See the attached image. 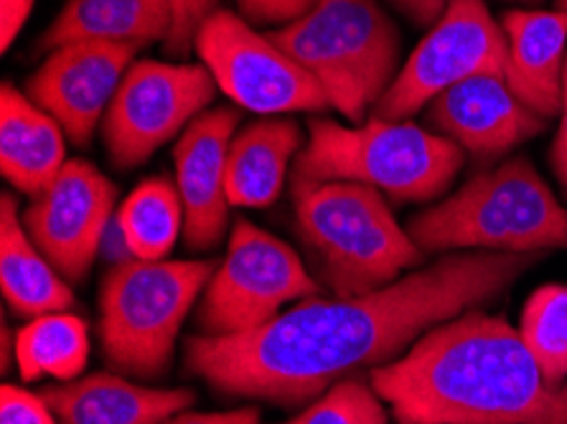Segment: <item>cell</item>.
<instances>
[{"mask_svg": "<svg viewBox=\"0 0 567 424\" xmlns=\"http://www.w3.org/2000/svg\"><path fill=\"white\" fill-rule=\"evenodd\" d=\"M539 255L466 252L357 298H308L243 335H194L186 366L214 392L298 406L384 366L437 323L492 302Z\"/></svg>", "mask_w": 567, "mask_h": 424, "instance_id": "cell-1", "label": "cell"}, {"mask_svg": "<svg viewBox=\"0 0 567 424\" xmlns=\"http://www.w3.org/2000/svg\"><path fill=\"white\" fill-rule=\"evenodd\" d=\"M398 420L425 424H567V382L549 384L509 323L466 313L372 369Z\"/></svg>", "mask_w": 567, "mask_h": 424, "instance_id": "cell-2", "label": "cell"}, {"mask_svg": "<svg viewBox=\"0 0 567 424\" xmlns=\"http://www.w3.org/2000/svg\"><path fill=\"white\" fill-rule=\"evenodd\" d=\"M300 239L316 272L339 298L382 290L420 262V247L394 219L382 192L351 180L293 178Z\"/></svg>", "mask_w": 567, "mask_h": 424, "instance_id": "cell-3", "label": "cell"}, {"mask_svg": "<svg viewBox=\"0 0 567 424\" xmlns=\"http://www.w3.org/2000/svg\"><path fill=\"white\" fill-rule=\"evenodd\" d=\"M408 234L420 252L484 247L537 255L567 247V209L527 158H512L417 214Z\"/></svg>", "mask_w": 567, "mask_h": 424, "instance_id": "cell-4", "label": "cell"}, {"mask_svg": "<svg viewBox=\"0 0 567 424\" xmlns=\"http://www.w3.org/2000/svg\"><path fill=\"white\" fill-rule=\"evenodd\" d=\"M463 151L443 135L402 120L372 117L343 127L311 120V141L298 153L293 178L351 180L372 186L394 201H431L453 184Z\"/></svg>", "mask_w": 567, "mask_h": 424, "instance_id": "cell-5", "label": "cell"}, {"mask_svg": "<svg viewBox=\"0 0 567 424\" xmlns=\"http://www.w3.org/2000/svg\"><path fill=\"white\" fill-rule=\"evenodd\" d=\"M268 37L311 72L331 107L362 125L398 76L400 37L377 0H318Z\"/></svg>", "mask_w": 567, "mask_h": 424, "instance_id": "cell-6", "label": "cell"}, {"mask_svg": "<svg viewBox=\"0 0 567 424\" xmlns=\"http://www.w3.org/2000/svg\"><path fill=\"white\" fill-rule=\"evenodd\" d=\"M214 272L209 259H127L110 270L100 292V339L110 366L137 379L166 374L178 331Z\"/></svg>", "mask_w": 567, "mask_h": 424, "instance_id": "cell-7", "label": "cell"}, {"mask_svg": "<svg viewBox=\"0 0 567 424\" xmlns=\"http://www.w3.org/2000/svg\"><path fill=\"white\" fill-rule=\"evenodd\" d=\"M318 282L286 241L239 219L225 262L204 290L196 323L204 335H243L296 300L316 298Z\"/></svg>", "mask_w": 567, "mask_h": 424, "instance_id": "cell-8", "label": "cell"}, {"mask_svg": "<svg viewBox=\"0 0 567 424\" xmlns=\"http://www.w3.org/2000/svg\"><path fill=\"white\" fill-rule=\"evenodd\" d=\"M509 46L502 23L484 0H449L425 39L417 43L390 90L374 105V117L402 123L451 86L481 74L506 80Z\"/></svg>", "mask_w": 567, "mask_h": 424, "instance_id": "cell-9", "label": "cell"}, {"mask_svg": "<svg viewBox=\"0 0 567 424\" xmlns=\"http://www.w3.org/2000/svg\"><path fill=\"white\" fill-rule=\"evenodd\" d=\"M194 49L219 90L239 107L260 115L331 110L311 72L243 15L217 8L196 31Z\"/></svg>", "mask_w": 567, "mask_h": 424, "instance_id": "cell-10", "label": "cell"}, {"mask_svg": "<svg viewBox=\"0 0 567 424\" xmlns=\"http://www.w3.org/2000/svg\"><path fill=\"white\" fill-rule=\"evenodd\" d=\"M217 94L199 64L133 62L105 112L102 137L117 168L141 166L163 143L194 123Z\"/></svg>", "mask_w": 567, "mask_h": 424, "instance_id": "cell-11", "label": "cell"}, {"mask_svg": "<svg viewBox=\"0 0 567 424\" xmlns=\"http://www.w3.org/2000/svg\"><path fill=\"white\" fill-rule=\"evenodd\" d=\"M117 188L87 161H66L56 178L33 196L23 224L59 275L82 282L100 252Z\"/></svg>", "mask_w": 567, "mask_h": 424, "instance_id": "cell-12", "label": "cell"}, {"mask_svg": "<svg viewBox=\"0 0 567 424\" xmlns=\"http://www.w3.org/2000/svg\"><path fill=\"white\" fill-rule=\"evenodd\" d=\"M137 49L135 43L110 41L66 43L29 76L25 94L64 127L69 141L87 145Z\"/></svg>", "mask_w": 567, "mask_h": 424, "instance_id": "cell-13", "label": "cell"}, {"mask_svg": "<svg viewBox=\"0 0 567 424\" xmlns=\"http://www.w3.org/2000/svg\"><path fill=\"white\" fill-rule=\"evenodd\" d=\"M239 125V110L202 112L174 148L178 194L184 204V239L192 249H209L229 221L227 158Z\"/></svg>", "mask_w": 567, "mask_h": 424, "instance_id": "cell-14", "label": "cell"}, {"mask_svg": "<svg viewBox=\"0 0 567 424\" xmlns=\"http://www.w3.org/2000/svg\"><path fill=\"white\" fill-rule=\"evenodd\" d=\"M443 137L476 158H496L543 133L547 120L524 105L504 76L481 74L445 90L427 105Z\"/></svg>", "mask_w": 567, "mask_h": 424, "instance_id": "cell-15", "label": "cell"}, {"mask_svg": "<svg viewBox=\"0 0 567 424\" xmlns=\"http://www.w3.org/2000/svg\"><path fill=\"white\" fill-rule=\"evenodd\" d=\"M509 46L506 82L524 105L545 120L560 115L567 59L565 11H509L502 19Z\"/></svg>", "mask_w": 567, "mask_h": 424, "instance_id": "cell-16", "label": "cell"}, {"mask_svg": "<svg viewBox=\"0 0 567 424\" xmlns=\"http://www.w3.org/2000/svg\"><path fill=\"white\" fill-rule=\"evenodd\" d=\"M59 424H166L194 404L192 389H145L92 374L41 392Z\"/></svg>", "mask_w": 567, "mask_h": 424, "instance_id": "cell-17", "label": "cell"}, {"mask_svg": "<svg viewBox=\"0 0 567 424\" xmlns=\"http://www.w3.org/2000/svg\"><path fill=\"white\" fill-rule=\"evenodd\" d=\"M64 127L11 84L0 92V170L21 194L39 196L64 168Z\"/></svg>", "mask_w": 567, "mask_h": 424, "instance_id": "cell-18", "label": "cell"}, {"mask_svg": "<svg viewBox=\"0 0 567 424\" xmlns=\"http://www.w3.org/2000/svg\"><path fill=\"white\" fill-rule=\"evenodd\" d=\"M174 31L171 0H66L62 13L44 31L37 51H54L66 43L110 41L145 46L166 41Z\"/></svg>", "mask_w": 567, "mask_h": 424, "instance_id": "cell-19", "label": "cell"}, {"mask_svg": "<svg viewBox=\"0 0 567 424\" xmlns=\"http://www.w3.org/2000/svg\"><path fill=\"white\" fill-rule=\"evenodd\" d=\"M0 285L8 306L23 318L64 313L74 306L69 285L25 231L13 194L0 201Z\"/></svg>", "mask_w": 567, "mask_h": 424, "instance_id": "cell-20", "label": "cell"}, {"mask_svg": "<svg viewBox=\"0 0 567 424\" xmlns=\"http://www.w3.org/2000/svg\"><path fill=\"white\" fill-rule=\"evenodd\" d=\"M298 148L300 127L293 120H257L237 133L227 158L229 204L247 209L272 204Z\"/></svg>", "mask_w": 567, "mask_h": 424, "instance_id": "cell-21", "label": "cell"}, {"mask_svg": "<svg viewBox=\"0 0 567 424\" xmlns=\"http://www.w3.org/2000/svg\"><path fill=\"white\" fill-rule=\"evenodd\" d=\"M117 229L133 259L161 262L184 231L182 194L166 178L143 180L120 206Z\"/></svg>", "mask_w": 567, "mask_h": 424, "instance_id": "cell-22", "label": "cell"}, {"mask_svg": "<svg viewBox=\"0 0 567 424\" xmlns=\"http://www.w3.org/2000/svg\"><path fill=\"white\" fill-rule=\"evenodd\" d=\"M90 335L87 323L69 313H49L33 318L16 335V366L25 382L54 376L72 382L87 366Z\"/></svg>", "mask_w": 567, "mask_h": 424, "instance_id": "cell-23", "label": "cell"}, {"mask_svg": "<svg viewBox=\"0 0 567 424\" xmlns=\"http://www.w3.org/2000/svg\"><path fill=\"white\" fill-rule=\"evenodd\" d=\"M522 341L539 363L549 384L567 379V288L545 285L532 292L522 310Z\"/></svg>", "mask_w": 567, "mask_h": 424, "instance_id": "cell-24", "label": "cell"}, {"mask_svg": "<svg viewBox=\"0 0 567 424\" xmlns=\"http://www.w3.org/2000/svg\"><path fill=\"white\" fill-rule=\"evenodd\" d=\"M286 424H390L380 394L349 376L333 384L318 400Z\"/></svg>", "mask_w": 567, "mask_h": 424, "instance_id": "cell-25", "label": "cell"}, {"mask_svg": "<svg viewBox=\"0 0 567 424\" xmlns=\"http://www.w3.org/2000/svg\"><path fill=\"white\" fill-rule=\"evenodd\" d=\"M174 8V31L166 39L171 54H186L194 46L199 25L217 11V0H171Z\"/></svg>", "mask_w": 567, "mask_h": 424, "instance_id": "cell-26", "label": "cell"}, {"mask_svg": "<svg viewBox=\"0 0 567 424\" xmlns=\"http://www.w3.org/2000/svg\"><path fill=\"white\" fill-rule=\"evenodd\" d=\"M0 424H56L54 412L44 402L25 389L6 384L0 392Z\"/></svg>", "mask_w": 567, "mask_h": 424, "instance_id": "cell-27", "label": "cell"}, {"mask_svg": "<svg viewBox=\"0 0 567 424\" xmlns=\"http://www.w3.org/2000/svg\"><path fill=\"white\" fill-rule=\"evenodd\" d=\"M318 0H237L245 21L257 25H288L311 13Z\"/></svg>", "mask_w": 567, "mask_h": 424, "instance_id": "cell-28", "label": "cell"}, {"mask_svg": "<svg viewBox=\"0 0 567 424\" xmlns=\"http://www.w3.org/2000/svg\"><path fill=\"white\" fill-rule=\"evenodd\" d=\"M37 0H0V37H3V51L19 37L23 23L29 21L31 8Z\"/></svg>", "mask_w": 567, "mask_h": 424, "instance_id": "cell-29", "label": "cell"}, {"mask_svg": "<svg viewBox=\"0 0 567 424\" xmlns=\"http://www.w3.org/2000/svg\"><path fill=\"white\" fill-rule=\"evenodd\" d=\"M166 424H260V412L255 406H243V410L231 412H209V414H196V412H182Z\"/></svg>", "mask_w": 567, "mask_h": 424, "instance_id": "cell-30", "label": "cell"}, {"mask_svg": "<svg viewBox=\"0 0 567 424\" xmlns=\"http://www.w3.org/2000/svg\"><path fill=\"white\" fill-rule=\"evenodd\" d=\"M553 166L560 184L567 188V59H565V74H563V107H560V127H557L555 143H553Z\"/></svg>", "mask_w": 567, "mask_h": 424, "instance_id": "cell-31", "label": "cell"}, {"mask_svg": "<svg viewBox=\"0 0 567 424\" xmlns=\"http://www.w3.org/2000/svg\"><path fill=\"white\" fill-rule=\"evenodd\" d=\"M445 3L449 0H392V6L415 25H433L445 11Z\"/></svg>", "mask_w": 567, "mask_h": 424, "instance_id": "cell-32", "label": "cell"}, {"mask_svg": "<svg viewBox=\"0 0 567 424\" xmlns=\"http://www.w3.org/2000/svg\"><path fill=\"white\" fill-rule=\"evenodd\" d=\"M555 8H557V11H565L567 13V0H557Z\"/></svg>", "mask_w": 567, "mask_h": 424, "instance_id": "cell-33", "label": "cell"}, {"mask_svg": "<svg viewBox=\"0 0 567 424\" xmlns=\"http://www.w3.org/2000/svg\"><path fill=\"white\" fill-rule=\"evenodd\" d=\"M398 424H425V422H412V420H398Z\"/></svg>", "mask_w": 567, "mask_h": 424, "instance_id": "cell-34", "label": "cell"}, {"mask_svg": "<svg viewBox=\"0 0 567 424\" xmlns=\"http://www.w3.org/2000/svg\"><path fill=\"white\" fill-rule=\"evenodd\" d=\"M522 3H537V0H522Z\"/></svg>", "mask_w": 567, "mask_h": 424, "instance_id": "cell-35", "label": "cell"}]
</instances>
